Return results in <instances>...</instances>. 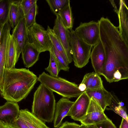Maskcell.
Here are the masks:
<instances>
[{"label":"cell","mask_w":128,"mask_h":128,"mask_svg":"<svg viewBox=\"0 0 128 128\" xmlns=\"http://www.w3.org/2000/svg\"><path fill=\"white\" fill-rule=\"evenodd\" d=\"M104 87L100 76L96 74L92 83L88 89L84 92L99 89Z\"/></svg>","instance_id":"30"},{"label":"cell","mask_w":128,"mask_h":128,"mask_svg":"<svg viewBox=\"0 0 128 128\" xmlns=\"http://www.w3.org/2000/svg\"><path fill=\"white\" fill-rule=\"evenodd\" d=\"M100 40L106 60L101 75L110 83L128 78V44L122 37L118 27L108 18L102 17L98 21Z\"/></svg>","instance_id":"1"},{"label":"cell","mask_w":128,"mask_h":128,"mask_svg":"<svg viewBox=\"0 0 128 128\" xmlns=\"http://www.w3.org/2000/svg\"><path fill=\"white\" fill-rule=\"evenodd\" d=\"M20 111L17 102L7 101L0 106V122L9 125L18 117Z\"/></svg>","instance_id":"14"},{"label":"cell","mask_w":128,"mask_h":128,"mask_svg":"<svg viewBox=\"0 0 128 128\" xmlns=\"http://www.w3.org/2000/svg\"><path fill=\"white\" fill-rule=\"evenodd\" d=\"M40 53L34 45L27 43L21 53L25 67L29 68L32 66L38 60Z\"/></svg>","instance_id":"18"},{"label":"cell","mask_w":128,"mask_h":128,"mask_svg":"<svg viewBox=\"0 0 128 128\" xmlns=\"http://www.w3.org/2000/svg\"><path fill=\"white\" fill-rule=\"evenodd\" d=\"M60 17L64 26L69 30L72 29L74 23L72 8L70 2L58 12Z\"/></svg>","instance_id":"22"},{"label":"cell","mask_w":128,"mask_h":128,"mask_svg":"<svg viewBox=\"0 0 128 128\" xmlns=\"http://www.w3.org/2000/svg\"><path fill=\"white\" fill-rule=\"evenodd\" d=\"M11 27L8 21L4 24L0 38V82L2 85L5 69L6 57L8 46Z\"/></svg>","instance_id":"12"},{"label":"cell","mask_w":128,"mask_h":128,"mask_svg":"<svg viewBox=\"0 0 128 128\" xmlns=\"http://www.w3.org/2000/svg\"><path fill=\"white\" fill-rule=\"evenodd\" d=\"M37 81L53 92L68 99L78 97L83 92L79 90L75 83L60 77L52 76L44 72L39 75Z\"/></svg>","instance_id":"4"},{"label":"cell","mask_w":128,"mask_h":128,"mask_svg":"<svg viewBox=\"0 0 128 128\" xmlns=\"http://www.w3.org/2000/svg\"><path fill=\"white\" fill-rule=\"evenodd\" d=\"M20 2L21 0H11L8 22L11 27L13 28L24 17Z\"/></svg>","instance_id":"20"},{"label":"cell","mask_w":128,"mask_h":128,"mask_svg":"<svg viewBox=\"0 0 128 128\" xmlns=\"http://www.w3.org/2000/svg\"><path fill=\"white\" fill-rule=\"evenodd\" d=\"M118 13L119 21V32L123 39L128 44V8L125 1L120 0Z\"/></svg>","instance_id":"16"},{"label":"cell","mask_w":128,"mask_h":128,"mask_svg":"<svg viewBox=\"0 0 128 128\" xmlns=\"http://www.w3.org/2000/svg\"><path fill=\"white\" fill-rule=\"evenodd\" d=\"M80 125L74 122H70L66 121L58 128H79Z\"/></svg>","instance_id":"35"},{"label":"cell","mask_w":128,"mask_h":128,"mask_svg":"<svg viewBox=\"0 0 128 128\" xmlns=\"http://www.w3.org/2000/svg\"><path fill=\"white\" fill-rule=\"evenodd\" d=\"M90 98L84 92L74 102L67 116H70L75 121H80L86 114Z\"/></svg>","instance_id":"10"},{"label":"cell","mask_w":128,"mask_h":128,"mask_svg":"<svg viewBox=\"0 0 128 128\" xmlns=\"http://www.w3.org/2000/svg\"><path fill=\"white\" fill-rule=\"evenodd\" d=\"M37 0H21L20 4L24 16L30 10L34 4L37 2Z\"/></svg>","instance_id":"31"},{"label":"cell","mask_w":128,"mask_h":128,"mask_svg":"<svg viewBox=\"0 0 128 128\" xmlns=\"http://www.w3.org/2000/svg\"><path fill=\"white\" fill-rule=\"evenodd\" d=\"M8 126L10 128H28L24 121L18 116Z\"/></svg>","instance_id":"33"},{"label":"cell","mask_w":128,"mask_h":128,"mask_svg":"<svg viewBox=\"0 0 128 128\" xmlns=\"http://www.w3.org/2000/svg\"><path fill=\"white\" fill-rule=\"evenodd\" d=\"M78 88L80 91L84 92L86 90V86L85 84L81 83L78 86Z\"/></svg>","instance_id":"37"},{"label":"cell","mask_w":128,"mask_h":128,"mask_svg":"<svg viewBox=\"0 0 128 128\" xmlns=\"http://www.w3.org/2000/svg\"><path fill=\"white\" fill-rule=\"evenodd\" d=\"M110 1L114 8V10L115 12L118 14V10L114 1L113 0H110Z\"/></svg>","instance_id":"38"},{"label":"cell","mask_w":128,"mask_h":128,"mask_svg":"<svg viewBox=\"0 0 128 128\" xmlns=\"http://www.w3.org/2000/svg\"><path fill=\"white\" fill-rule=\"evenodd\" d=\"M49 52H51L54 56L60 70L68 71L70 68L69 64L65 62L62 57L53 45Z\"/></svg>","instance_id":"27"},{"label":"cell","mask_w":128,"mask_h":128,"mask_svg":"<svg viewBox=\"0 0 128 128\" xmlns=\"http://www.w3.org/2000/svg\"><path fill=\"white\" fill-rule=\"evenodd\" d=\"M96 74L95 72H93L86 73L84 75L81 83H83L86 85V90L91 85Z\"/></svg>","instance_id":"32"},{"label":"cell","mask_w":128,"mask_h":128,"mask_svg":"<svg viewBox=\"0 0 128 128\" xmlns=\"http://www.w3.org/2000/svg\"><path fill=\"white\" fill-rule=\"evenodd\" d=\"M79 128H88L86 126L82 124L80 125Z\"/></svg>","instance_id":"42"},{"label":"cell","mask_w":128,"mask_h":128,"mask_svg":"<svg viewBox=\"0 0 128 128\" xmlns=\"http://www.w3.org/2000/svg\"><path fill=\"white\" fill-rule=\"evenodd\" d=\"M96 124L98 128H116L114 124L109 119Z\"/></svg>","instance_id":"34"},{"label":"cell","mask_w":128,"mask_h":128,"mask_svg":"<svg viewBox=\"0 0 128 128\" xmlns=\"http://www.w3.org/2000/svg\"><path fill=\"white\" fill-rule=\"evenodd\" d=\"M49 63L48 67L45 70L50 74L51 76L57 77L60 71L58 66L52 54L50 52Z\"/></svg>","instance_id":"29"},{"label":"cell","mask_w":128,"mask_h":128,"mask_svg":"<svg viewBox=\"0 0 128 128\" xmlns=\"http://www.w3.org/2000/svg\"><path fill=\"white\" fill-rule=\"evenodd\" d=\"M119 128H128V121L122 118Z\"/></svg>","instance_id":"36"},{"label":"cell","mask_w":128,"mask_h":128,"mask_svg":"<svg viewBox=\"0 0 128 128\" xmlns=\"http://www.w3.org/2000/svg\"><path fill=\"white\" fill-rule=\"evenodd\" d=\"M4 25V24H3L0 23V38Z\"/></svg>","instance_id":"40"},{"label":"cell","mask_w":128,"mask_h":128,"mask_svg":"<svg viewBox=\"0 0 128 128\" xmlns=\"http://www.w3.org/2000/svg\"><path fill=\"white\" fill-rule=\"evenodd\" d=\"M53 13L56 16L58 12L70 2L69 0H46Z\"/></svg>","instance_id":"26"},{"label":"cell","mask_w":128,"mask_h":128,"mask_svg":"<svg viewBox=\"0 0 128 128\" xmlns=\"http://www.w3.org/2000/svg\"><path fill=\"white\" fill-rule=\"evenodd\" d=\"M74 102L69 99L62 97L56 104L53 120L54 128H58L61 125L63 119L66 116Z\"/></svg>","instance_id":"15"},{"label":"cell","mask_w":128,"mask_h":128,"mask_svg":"<svg viewBox=\"0 0 128 128\" xmlns=\"http://www.w3.org/2000/svg\"><path fill=\"white\" fill-rule=\"evenodd\" d=\"M52 29L64 50L69 64L72 61L69 44L70 30L64 26L58 15L56 16Z\"/></svg>","instance_id":"8"},{"label":"cell","mask_w":128,"mask_h":128,"mask_svg":"<svg viewBox=\"0 0 128 128\" xmlns=\"http://www.w3.org/2000/svg\"><path fill=\"white\" fill-rule=\"evenodd\" d=\"M16 44L10 34L8 46L6 53L5 69H9L15 68V65L16 63Z\"/></svg>","instance_id":"21"},{"label":"cell","mask_w":128,"mask_h":128,"mask_svg":"<svg viewBox=\"0 0 128 128\" xmlns=\"http://www.w3.org/2000/svg\"><path fill=\"white\" fill-rule=\"evenodd\" d=\"M88 128H98L96 124L86 125Z\"/></svg>","instance_id":"41"},{"label":"cell","mask_w":128,"mask_h":128,"mask_svg":"<svg viewBox=\"0 0 128 128\" xmlns=\"http://www.w3.org/2000/svg\"><path fill=\"white\" fill-rule=\"evenodd\" d=\"M90 98H93L104 111L111 104L112 94L104 87L98 90L85 92Z\"/></svg>","instance_id":"17"},{"label":"cell","mask_w":128,"mask_h":128,"mask_svg":"<svg viewBox=\"0 0 128 128\" xmlns=\"http://www.w3.org/2000/svg\"><path fill=\"white\" fill-rule=\"evenodd\" d=\"M69 40L74 65L82 68L89 62L92 46L86 43L72 29L70 30Z\"/></svg>","instance_id":"5"},{"label":"cell","mask_w":128,"mask_h":128,"mask_svg":"<svg viewBox=\"0 0 128 128\" xmlns=\"http://www.w3.org/2000/svg\"><path fill=\"white\" fill-rule=\"evenodd\" d=\"M28 28L24 17L22 18L13 28L12 35L17 45L16 62L20 54L26 44L28 42Z\"/></svg>","instance_id":"11"},{"label":"cell","mask_w":128,"mask_h":128,"mask_svg":"<svg viewBox=\"0 0 128 128\" xmlns=\"http://www.w3.org/2000/svg\"><path fill=\"white\" fill-rule=\"evenodd\" d=\"M56 101L53 92L40 83L34 92L32 113L44 122L53 121Z\"/></svg>","instance_id":"3"},{"label":"cell","mask_w":128,"mask_h":128,"mask_svg":"<svg viewBox=\"0 0 128 128\" xmlns=\"http://www.w3.org/2000/svg\"><path fill=\"white\" fill-rule=\"evenodd\" d=\"M101 107L92 98H90L89 105L85 116L80 121L86 126L96 124L109 118Z\"/></svg>","instance_id":"9"},{"label":"cell","mask_w":128,"mask_h":128,"mask_svg":"<svg viewBox=\"0 0 128 128\" xmlns=\"http://www.w3.org/2000/svg\"><path fill=\"white\" fill-rule=\"evenodd\" d=\"M120 101L115 96L112 95L111 103L108 106L110 107L109 109L113 110L121 116L122 118L128 121V116L126 111V108L124 106L120 105L119 104Z\"/></svg>","instance_id":"24"},{"label":"cell","mask_w":128,"mask_h":128,"mask_svg":"<svg viewBox=\"0 0 128 128\" xmlns=\"http://www.w3.org/2000/svg\"><path fill=\"white\" fill-rule=\"evenodd\" d=\"M1 87H2V84H1L0 82V90H1Z\"/></svg>","instance_id":"43"},{"label":"cell","mask_w":128,"mask_h":128,"mask_svg":"<svg viewBox=\"0 0 128 128\" xmlns=\"http://www.w3.org/2000/svg\"><path fill=\"white\" fill-rule=\"evenodd\" d=\"M94 46L91 52L90 58L95 73L100 76L103 71L106 62L105 52L100 40Z\"/></svg>","instance_id":"13"},{"label":"cell","mask_w":128,"mask_h":128,"mask_svg":"<svg viewBox=\"0 0 128 128\" xmlns=\"http://www.w3.org/2000/svg\"><path fill=\"white\" fill-rule=\"evenodd\" d=\"M38 78L32 72L26 68L5 69L0 94L7 101L19 102L30 93Z\"/></svg>","instance_id":"2"},{"label":"cell","mask_w":128,"mask_h":128,"mask_svg":"<svg viewBox=\"0 0 128 128\" xmlns=\"http://www.w3.org/2000/svg\"><path fill=\"white\" fill-rule=\"evenodd\" d=\"M46 30L50 37L52 45L62 57L65 62L68 64V60L64 50L53 29L48 26Z\"/></svg>","instance_id":"23"},{"label":"cell","mask_w":128,"mask_h":128,"mask_svg":"<svg viewBox=\"0 0 128 128\" xmlns=\"http://www.w3.org/2000/svg\"><path fill=\"white\" fill-rule=\"evenodd\" d=\"M0 128H10L8 125L4 124L0 122Z\"/></svg>","instance_id":"39"},{"label":"cell","mask_w":128,"mask_h":128,"mask_svg":"<svg viewBox=\"0 0 128 128\" xmlns=\"http://www.w3.org/2000/svg\"><path fill=\"white\" fill-rule=\"evenodd\" d=\"M10 0H0V23L3 24L8 21Z\"/></svg>","instance_id":"25"},{"label":"cell","mask_w":128,"mask_h":128,"mask_svg":"<svg viewBox=\"0 0 128 128\" xmlns=\"http://www.w3.org/2000/svg\"><path fill=\"white\" fill-rule=\"evenodd\" d=\"M74 31L84 41L92 46H94L100 40L98 22L91 21L88 22H81Z\"/></svg>","instance_id":"7"},{"label":"cell","mask_w":128,"mask_h":128,"mask_svg":"<svg viewBox=\"0 0 128 128\" xmlns=\"http://www.w3.org/2000/svg\"><path fill=\"white\" fill-rule=\"evenodd\" d=\"M38 6L37 2L35 3L28 14L24 16L28 28L36 23V18L38 13Z\"/></svg>","instance_id":"28"},{"label":"cell","mask_w":128,"mask_h":128,"mask_svg":"<svg viewBox=\"0 0 128 128\" xmlns=\"http://www.w3.org/2000/svg\"><path fill=\"white\" fill-rule=\"evenodd\" d=\"M18 116L24 122L28 128H50L28 109L20 110Z\"/></svg>","instance_id":"19"},{"label":"cell","mask_w":128,"mask_h":128,"mask_svg":"<svg viewBox=\"0 0 128 128\" xmlns=\"http://www.w3.org/2000/svg\"><path fill=\"white\" fill-rule=\"evenodd\" d=\"M28 42L34 45L40 53L48 51L52 44L46 30L36 22L28 29Z\"/></svg>","instance_id":"6"}]
</instances>
